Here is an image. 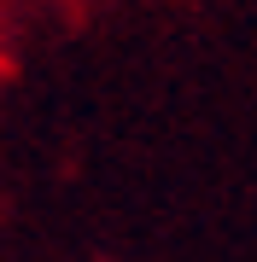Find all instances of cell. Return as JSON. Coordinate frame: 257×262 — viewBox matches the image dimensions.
<instances>
[]
</instances>
